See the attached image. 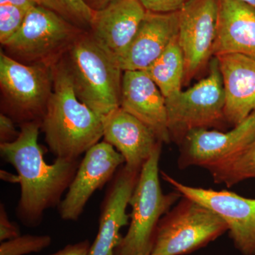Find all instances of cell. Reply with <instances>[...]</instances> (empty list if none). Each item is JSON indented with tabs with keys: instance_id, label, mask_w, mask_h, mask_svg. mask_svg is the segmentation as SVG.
<instances>
[{
	"instance_id": "cell-2",
	"label": "cell",
	"mask_w": 255,
	"mask_h": 255,
	"mask_svg": "<svg viewBox=\"0 0 255 255\" xmlns=\"http://www.w3.org/2000/svg\"><path fill=\"white\" fill-rule=\"evenodd\" d=\"M53 77L41 130L56 158L79 159L103 137L102 117L79 100L62 60L53 66Z\"/></svg>"
},
{
	"instance_id": "cell-31",
	"label": "cell",
	"mask_w": 255,
	"mask_h": 255,
	"mask_svg": "<svg viewBox=\"0 0 255 255\" xmlns=\"http://www.w3.org/2000/svg\"><path fill=\"white\" fill-rule=\"evenodd\" d=\"M1 179H4L5 181H7V182L18 183V175H13V174H10L9 172H5V171H1Z\"/></svg>"
},
{
	"instance_id": "cell-16",
	"label": "cell",
	"mask_w": 255,
	"mask_h": 255,
	"mask_svg": "<svg viewBox=\"0 0 255 255\" xmlns=\"http://www.w3.org/2000/svg\"><path fill=\"white\" fill-rule=\"evenodd\" d=\"M179 32V11H147L129 46L118 58L123 71L145 70L167 48Z\"/></svg>"
},
{
	"instance_id": "cell-5",
	"label": "cell",
	"mask_w": 255,
	"mask_h": 255,
	"mask_svg": "<svg viewBox=\"0 0 255 255\" xmlns=\"http://www.w3.org/2000/svg\"><path fill=\"white\" fill-rule=\"evenodd\" d=\"M161 150L159 145L139 174L129 201V228L116 251L118 255H150L159 221L182 196L177 191L164 194L162 190L159 177Z\"/></svg>"
},
{
	"instance_id": "cell-27",
	"label": "cell",
	"mask_w": 255,
	"mask_h": 255,
	"mask_svg": "<svg viewBox=\"0 0 255 255\" xmlns=\"http://www.w3.org/2000/svg\"><path fill=\"white\" fill-rule=\"evenodd\" d=\"M19 133L15 127L14 120L6 114H0V143L14 141Z\"/></svg>"
},
{
	"instance_id": "cell-24",
	"label": "cell",
	"mask_w": 255,
	"mask_h": 255,
	"mask_svg": "<svg viewBox=\"0 0 255 255\" xmlns=\"http://www.w3.org/2000/svg\"><path fill=\"white\" fill-rule=\"evenodd\" d=\"M28 9L11 4H0V43L1 46L17 33Z\"/></svg>"
},
{
	"instance_id": "cell-26",
	"label": "cell",
	"mask_w": 255,
	"mask_h": 255,
	"mask_svg": "<svg viewBox=\"0 0 255 255\" xmlns=\"http://www.w3.org/2000/svg\"><path fill=\"white\" fill-rule=\"evenodd\" d=\"M21 236L19 227L10 221L4 204L0 205V241H9Z\"/></svg>"
},
{
	"instance_id": "cell-15",
	"label": "cell",
	"mask_w": 255,
	"mask_h": 255,
	"mask_svg": "<svg viewBox=\"0 0 255 255\" xmlns=\"http://www.w3.org/2000/svg\"><path fill=\"white\" fill-rule=\"evenodd\" d=\"M102 121L104 140L123 156L128 170L140 173L162 142L147 126L121 107L106 115Z\"/></svg>"
},
{
	"instance_id": "cell-17",
	"label": "cell",
	"mask_w": 255,
	"mask_h": 255,
	"mask_svg": "<svg viewBox=\"0 0 255 255\" xmlns=\"http://www.w3.org/2000/svg\"><path fill=\"white\" fill-rule=\"evenodd\" d=\"M214 57L222 77L225 119L234 127L255 112V59L236 53Z\"/></svg>"
},
{
	"instance_id": "cell-14",
	"label": "cell",
	"mask_w": 255,
	"mask_h": 255,
	"mask_svg": "<svg viewBox=\"0 0 255 255\" xmlns=\"http://www.w3.org/2000/svg\"><path fill=\"white\" fill-rule=\"evenodd\" d=\"M120 107L147 126L162 143L172 140L165 97L144 70L124 72Z\"/></svg>"
},
{
	"instance_id": "cell-9",
	"label": "cell",
	"mask_w": 255,
	"mask_h": 255,
	"mask_svg": "<svg viewBox=\"0 0 255 255\" xmlns=\"http://www.w3.org/2000/svg\"><path fill=\"white\" fill-rule=\"evenodd\" d=\"M219 0H189L179 11L178 41L184 60L183 85L209 68L217 30Z\"/></svg>"
},
{
	"instance_id": "cell-22",
	"label": "cell",
	"mask_w": 255,
	"mask_h": 255,
	"mask_svg": "<svg viewBox=\"0 0 255 255\" xmlns=\"http://www.w3.org/2000/svg\"><path fill=\"white\" fill-rule=\"evenodd\" d=\"M52 238L48 235H24L1 242L0 255H26L40 253L50 246Z\"/></svg>"
},
{
	"instance_id": "cell-13",
	"label": "cell",
	"mask_w": 255,
	"mask_h": 255,
	"mask_svg": "<svg viewBox=\"0 0 255 255\" xmlns=\"http://www.w3.org/2000/svg\"><path fill=\"white\" fill-rule=\"evenodd\" d=\"M139 174L128 170L124 164L109 183L100 206L98 233L88 255H118L116 251L122 241L120 231L130 223L127 209Z\"/></svg>"
},
{
	"instance_id": "cell-7",
	"label": "cell",
	"mask_w": 255,
	"mask_h": 255,
	"mask_svg": "<svg viewBox=\"0 0 255 255\" xmlns=\"http://www.w3.org/2000/svg\"><path fill=\"white\" fill-rule=\"evenodd\" d=\"M165 100L171 139L179 143L191 130L217 127L226 122L224 91L217 58L213 57L205 78Z\"/></svg>"
},
{
	"instance_id": "cell-3",
	"label": "cell",
	"mask_w": 255,
	"mask_h": 255,
	"mask_svg": "<svg viewBox=\"0 0 255 255\" xmlns=\"http://www.w3.org/2000/svg\"><path fill=\"white\" fill-rule=\"evenodd\" d=\"M61 60L80 102L102 118L120 107L123 70L90 31L79 36Z\"/></svg>"
},
{
	"instance_id": "cell-21",
	"label": "cell",
	"mask_w": 255,
	"mask_h": 255,
	"mask_svg": "<svg viewBox=\"0 0 255 255\" xmlns=\"http://www.w3.org/2000/svg\"><path fill=\"white\" fill-rule=\"evenodd\" d=\"M210 173L215 182L226 184L228 187L255 178V140L239 155Z\"/></svg>"
},
{
	"instance_id": "cell-11",
	"label": "cell",
	"mask_w": 255,
	"mask_h": 255,
	"mask_svg": "<svg viewBox=\"0 0 255 255\" xmlns=\"http://www.w3.org/2000/svg\"><path fill=\"white\" fill-rule=\"evenodd\" d=\"M255 140V112L227 132L195 129L181 145L179 165L199 166L210 172L239 155Z\"/></svg>"
},
{
	"instance_id": "cell-18",
	"label": "cell",
	"mask_w": 255,
	"mask_h": 255,
	"mask_svg": "<svg viewBox=\"0 0 255 255\" xmlns=\"http://www.w3.org/2000/svg\"><path fill=\"white\" fill-rule=\"evenodd\" d=\"M146 12L140 0H113L94 11L89 31L118 58L135 36Z\"/></svg>"
},
{
	"instance_id": "cell-6",
	"label": "cell",
	"mask_w": 255,
	"mask_h": 255,
	"mask_svg": "<svg viewBox=\"0 0 255 255\" xmlns=\"http://www.w3.org/2000/svg\"><path fill=\"white\" fill-rule=\"evenodd\" d=\"M53 67L20 63L0 51L1 113L15 123L41 122L53 89Z\"/></svg>"
},
{
	"instance_id": "cell-23",
	"label": "cell",
	"mask_w": 255,
	"mask_h": 255,
	"mask_svg": "<svg viewBox=\"0 0 255 255\" xmlns=\"http://www.w3.org/2000/svg\"><path fill=\"white\" fill-rule=\"evenodd\" d=\"M56 12L70 23L89 31L93 18L94 10L85 0H51Z\"/></svg>"
},
{
	"instance_id": "cell-10",
	"label": "cell",
	"mask_w": 255,
	"mask_h": 255,
	"mask_svg": "<svg viewBox=\"0 0 255 255\" xmlns=\"http://www.w3.org/2000/svg\"><path fill=\"white\" fill-rule=\"evenodd\" d=\"M164 180L182 196L217 214L228 226L235 247L243 255H255V199L227 190L190 187L162 172Z\"/></svg>"
},
{
	"instance_id": "cell-19",
	"label": "cell",
	"mask_w": 255,
	"mask_h": 255,
	"mask_svg": "<svg viewBox=\"0 0 255 255\" xmlns=\"http://www.w3.org/2000/svg\"><path fill=\"white\" fill-rule=\"evenodd\" d=\"M227 53L255 59V8L238 0H219L213 56Z\"/></svg>"
},
{
	"instance_id": "cell-4",
	"label": "cell",
	"mask_w": 255,
	"mask_h": 255,
	"mask_svg": "<svg viewBox=\"0 0 255 255\" xmlns=\"http://www.w3.org/2000/svg\"><path fill=\"white\" fill-rule=\"evenodd\" d=\"M85 31L53 10L33 6L2 50L20 63L53 67Z\"/></svg>"
},
{
	"instance_id": "cell-8",
	"label": "cell",
	"mask_w": 255,
	"mask_h": 255,
	"mask_svg": "<svg viewBox=\"0 0 255 255\" xmlns=\"http://www.w3.org/2000/svg\"><path fill=\"white\" fill-rule=\"evenodd\" d=\"M228 231L226 223L211 210L184 199L161 219L150 255H184L207 246Z\"/></svg>"
},
{
	"instance_id": "cell-1",
	"label": "cell",
	"mask_w": 255,
	"mask_h": 255,
	"mask_svg": "<svg viewBox=\"0 0 255 255\" xmlns=\"http://www.w3.org/2000/svg\"><path fill=\"white\" fill-rule=\"evenodd\" d=\"M41 124L36 121L21 124L14 141L0 143L1 158L18 174L21 191L16 214L28 228L38 227L47 210L58 207L81 161L57 157L53 163H47L38 141Z\"/></svg>"
},
{
	"instance_id": "cell-12",
	"label": "cell",
	"mask_w": 255,
	"mask_h": 255,
	"mask_svg": "<svg viewBox=\"0 0 255 255\" xmlns=\"http://www.w3.org/2000/svg\"><path fill=\"white\" fill-rule=\"evenodd\" d=\"M124 164L123 156L105 140L92 146L80 161L66 195L57 207L60 217L78 221L95 191L110 183Z\"/></svg>"
},
{
	"instance_id": "cell-25",
	"label": "cell",
	"mask_w": 255,
	"mask_h": 255,
	"mask_svg": "<svg viewBox=\"0 0 255 255\" xmlns=\"http://www.w3.org/2000/svg\"><path fill=\"white\" fill-rule=\"evenodd\" d=\"M147 11L158 13L178 11L189 0H140Z\"/></svg>"
},
{
	"instance_id": "cell-32",
	"label": "cell",
	"mask_w": 255,
	"mask_h": 255,
	"mask_svg": "<svg viewBox=\"0 0 255 255\" xmlns=\"http://www.w3.org/2000/svg\"><path fill=\"white\" fill-rule=\"evenodd\" d=\"M238 1H243V2L251 5L252 6L255 8V0H238Z\"/></svg>"
},
{
	"instance_id": "cell-29",
	"label": "cell",
	"mask_w": 255,
	"mask_h": 255,
	"mask_svg": "<svg viewBox=\"0 0 255 255\" xmlns=\"http://www.w3.org/2000/svg\"><path fill=\"white\" fill-rule=\"evenodd\" d=\"M90 246V241L85 240L75 244H69L63 249L50 255H88Z\"/></svg>"
},
{
	"instance_id": "cell-20",
	"label": "cell",
	"mask_w": 255,
	"mask_h": 255,
	"mask_svg": "<svg viewBox=\"0 0 255 255\" xmlns=\"http://www.w3.org/2000/svg\"><path fill=\"white\" fill-rule=\"evenodd\" d=\"M165 99L182 91L184 60L178 36L169 43L160 56L145 70Z\"/></svg>"
},
{
	"instance_id": "cell-30",
	"label": "cell",
	"mask_w": 255,
	"mask_h": 255,
	"mask_svg": "<svg viewBox=\"0 0 255 255\" xmlns=\"http://www.w3.org/2000/svg\"><path fill=\"white\" fill-rule=\"evenodd\" d=\"M85 1L94 11H98L105 8L113 0H85Z\"/></svg>"
},
{
	"instance_id": "cell-28",
	"label": "cell",
	"mask_w": 255,
	"mask_h": 255,
	"mask_svg": "<svg viewBox=\"0 0 255 255\" xmlns=\"http://www.w3.org/2000/svg\"><path fill=\"white\" fill-rule=\"evenodd\" d=\"M11 4L26 9H31L33 6H43L56 12L55 5L51 0H0V4Z\"/></svg>"
}]
</instances>
